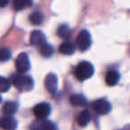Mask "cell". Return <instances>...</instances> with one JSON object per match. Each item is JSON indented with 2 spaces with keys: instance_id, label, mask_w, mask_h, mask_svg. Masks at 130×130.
<instances>
[{
  "instance_id": "1",
  "label": "cell",
  "mask_w": 130,
  "mask_h": 130,
  "mask_svg": "<svg viewBox=\"0 0 130 130\" xmlns=\"http://www.w3.org/2000/svg\"><path fill=\"white\" fill-rule=\"evenodd\" d=\"M13 84L21 92L30 91L34 86L32 78L23 74H17L13 76Z\"/></svg>"
},
{
  "instance_id": "2",
  "label": "cell",
  "mask_w": 130,
  "mask_h": 130,
  "mask_svg": "<svg viewBox=\"0 0 130 130\" xmlns=\"http://www.w3.org/2000/svg\"><path fill=\"white\" fill-rule=\"evenodd\" d=\"M94 66L88 61H81L80 63H78L75 70V76L80 81H84L87 78H90L94 75Z\"/></svg>"
},
{
  "instance_id": "3",
  "label": "cell",
  "mask_w": 130,
  "mask_h": 130,
  "mask_svg": "<svg viewBox=\"0 0 130 130\" xmlns=\"http://www.w3.org/2000/svg\"><path fill=\"white\" fill-rule=\"evenodd\" d=\"M91 44H92V39H91V35L89 31H87V29H83L82 31H80L76 39V45L78 48L84 52L91 46Z\"/></svg>"
},
{
  "instance_id": "4",
  "label": "cell",
  "mask_w": 130,
  "mask_h": 130,
  "mask_svg": "<svg viewBox=\"0 0 130 130\" xmlns=\"http://www.w3.org/2000/svg\"><path fill=\"white\" fill-rule=\"evenodd\" d=\"M15 67L20 74L27 72L30 68V62H29V56L25 53H22L18 55L15 60Z\"/></svg>"
},
{
  "instance_id": "5",
  "label": "cell",
  "mask_w": 130,
  "mask_h": 130,
  "mask_svg": "<svg viewBox=\"0 0 130 130\" xmlns=\"http://www.w3.org/2000/svg\"><path fill=\"white\" fill-rule=\"evenodd\" d=\"M35 116L38 118L39 120H43L45 118L49 116L51 112V106L49 103H41L37 104L33 109Z\"/></svg>"
},
{
  "instance_id": "6",
  "label": "cell",
  "mask_w": 130,
  "mask_h": 130,
  "mask_svg": "<svg viewBox=\"0 0 130 130\" xmlns=\"http://www.w3.org/2000/svg\"><path fill=\"white\" fill-rule=\"evenodd\" d=\"M93 108H94V111L97 114H99V115L108 114L110 111V110H111L110 103L108 101L103 99L96 100L94 103V104H93Z\"/></svg>"
},
{
  "instance_id": "7",
  "label": "cell",
  "mask_w": 130,
  "mask_h": 130,
  "mask_svg": "<svg viewBox=\"0 0 130 130\" xmlns=\"http://www.w3.org/2000/svg\"><path fill=\"white\" fill-rule=\"evenodd\" d=\"M31 130H58L54 123L49 120H38L31 125Z\"/></svg>"
},
{
  "instance_id": "8",
  "label": "cell",
  "mask_w": 130,
  "mask_h": 130,
  "mask_svg": "<svg viewBox=\"0 0 130 130\" xmlns=\"http://www.w3.org/2000/svg\"><path fill=\"white\" fill-rule=\"evenodd\" d=\"M45 86L46 90L51 94H54L57 89L58 86V78L54 73H49L45 79Z\"/></svg>"
},
{
  "instance_id": "9",
  "label": "cell",
  "mask_w": 130,
  "mask_h": 130,
  "mask_svg": "<svg viewBox=\"0 0 130 130\" xmlns=\"http://www.w3.org/2000/svg\"><path fill=\"white\" fill-rule=\"evenodd\" d=\"M30 43L31 45L36 46H41L42 45L46 43L45 37L44 33L40 30H34L30 34Z\"/></svg>"
},
{
  "instance_id": "10",
  "label": "cell",
  "mask_w": 130,
  "mask_h": 130,
  "mask_svg": "<svg viewBox=\"0 0 130 130\" xmlns=\"http://www.w3.org/2000/svg\"><path fill=\"white\" fill-rule=\"evenodd\" d=\"M0 127L4 130H15L17 127V121L12 117H4L0 119Z\"/></svg>"
},
{
  "instance_id": "11",
  "label": "cell",
  "mask_w": 130,
  "mask_h": 130,
  "mask_svg": "<svg viewBox=\"0 0 130 130\" xmlns=\"http://www.w3.org/2000/svg\"><path fill=\"white\" fill-rule=\"evenodd\" d=\"M75 50H76V46L70 42L62 43L59 47V52L64 55H71L75 53Z\"/></svg>"
},
{
  "instance_id": "12",
  "label": "cell",
  "mask_w": 130,
  "mask_h": 130,
  "mask_svg": "<svg viewBox=\"0 0 130 130\" xmlns=\"http://www.w3.org/2000/svg\"><path fill=\"white\" fill-rule=\"evenodd\" d=\"M70 102L74 106H86L87 104V100L83 94H72L70 97Z\"/></svg>"
},
{
  "instance_id": "13",
  "label": "cell",
  "mask_w": 130,
  "mask_h": 130,
  "mask_svg": "<svg viewBox=\"0 0 130 130\" xmlns=\"http://www.w3.org/2000/svg\"><path fill=\"white\" fill-rule=\"evenodd\" d=\"M119 80V74L115 71H110L106 74L105 81L106 84L110 87H113L116 84H118Z\"/></svg>"
},
{
  "instance_id": "14",
  "label": "cell",
  "mask_w": 130,
  "mask_h": 130,
  "mask_svg": "<svg viewBox=\"0 0 130 130\" xmlns=\"http://www.w3.org/2000/svg\"><path fill=\"white\" fill-rule=\"evenodd\" d=\"M90 120H91V113L87 110H84L78 115V123L82 127L87 126L89 124V122H90Z\"/></svg>"
},
{
  "instance_id": "15",
  "label": "cell",
  "mask_w": 130,
  "mask_h": 130,
  "mask_svg": "<svg viewBox=\"0 0 130 130\" xmlns=\"http://www.w3.org/2000/svg\"><path fill=\"white\" fill-rule=\"evenodd\" d=\"M39 53L43 57H51L54 54V47L49 44L45 43L42 45L41 46H39Z\"/></svg>"
},
{
  "instance_id": "16",
  "label": "cell",
  "mask_w": 130,
  "mask_h": 130,
  "mask_svg": "<svg viewBox=\"0 0 130 130\" xmlns=\"http://www.w3.org/2000/svg\"><path fill=\"white\" fill-rule=\"evenodd\" d=\"M3 111L8 116L13 115L17 111V104L13 102H7L4 104Z\"/></svg>"
},
{
  "instance_id": "17",
  "label": "cell",
  "mask_w": 130,
  "mask_h": 130,
  "mask_svg": "<svg viewBox=\"0 0 130 130\" xmlns=\"http://www.w3.org/2000/svg\"><path fill=\"white\" fill-rule=\"evenodd\" d=\"M29 21L33 25H40L44 21V15L40 12H33L29 16Z\"/></svg>"
},
{
  "instance_id": "18",
  "label": "cell",
  "mask_w": 130,
  "mask_h": 130,
  "mask_svg": "<svg viewBox=\"0 0 130 130\" xmlns=\"http://www.w3.org/2000/svg\"><path fill=\"white\" fill-rule=\"evenodd\" d=\"M57 33L61 38H63V39H68V38H70V37H71V31L69 26L66 25V24H62V25H61L58 28Z\"/></svg>"
},
{
  "instance_id": "19",
  "label": "cell",
  "mask_w": 130,
  "mask_h": 130,
  "mask_svg": "<svg viewBox=\"0 0 130 130\" xmlns=\"http://www.w3.org/2000/svg\"><path fill=\"white\" fill-rule=\"evenodd\" d=\"M31 1H27V0H15L13 2V8L16 11H21V10L25 9L27 6H30Z\"/></svg>"
},
{
  "instance_id": "20",
  "label": "cell",
  "mask_w": 130,
  "mask_h": 130,
  "mask_svg": "<svg viewBox=\"0 0 130 130\" xmlns=\"http://www.w3.org/2000/svg\"><path fill=\"white\" fill-rule=\"evenodd\" d=\"M11 87V83L7 78H4V77H0V92L1 93H6Z\"/></svg>"
},
{
  "instance_id": "21",
  "label": "cell",
  "mask_w": 130,
  "mask_h": 130,
  "mask_svg": "<svg viewBox=\"0 0 130 130\" xmlns=\"http://www.w3.org/2000/svg\"><path fill=\"white\" fill-rule=\"evenodd\" d=\"M12 57V53L9 48H0V61H6Z\"/></svg>"
},
{
  "instance_id": "22",
  "label": "cell",
  "mask_w": 130,
  "mask_h": 130,
  "mask_svg": "<svg viewBox=\"0 0 130 130\" xmlns=\"http://www.w3.org/2000/svg\"><path fill=\"white\" fill-rule=\"evenodd\" d=\"M9 3L8 0H0V7H5Z\"/></svg>"
},
{
  "instance_id": "23",
  "label": "cell",
  "mask_w": 130,
  "mask_h": 130,
  "mask_svg": "<svg viewBox=\"0 0 130 130\" xmlns=\"http://www.w3.org/2000/svg\"><path fill=\"white\" fill-rule=\"evenodd\" d=\"M1 101H2V98H1V96H0V103H1Z\"/></svg>"
}]
</instances>
